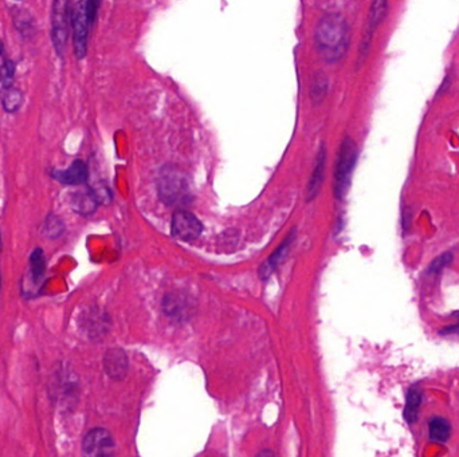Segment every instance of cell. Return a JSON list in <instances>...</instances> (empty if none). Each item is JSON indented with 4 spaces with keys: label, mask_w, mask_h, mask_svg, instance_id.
Masks as SVG:
<instances>
[{
    "label": "cell",
    "mask_w": 459,
    "mask_h": 457,
    "mask_svg": "<svg viewBox=\"0 0 459 457\" xmlns=\"http://www.w3.org/2000/svg\"><path fill=\"white\" fill-rule=\"evenodd\" d=\"M349 25L340 13H328L319 22L314 31V43L323 61H341L349 47Z\"/></svg>",
    "instance_id": "6da1fadb"
},
{
    "label": "cell",
    "mask_w": 459,
    "mask_h": 457,
    "mask_svg": "<svg viewBox=\"0 0 459 457\" xmlns=\"http://www.w3.org/2000/svg\"><path fill=\"white\" fill-rule=\"evenodd\" d=\"M162 203L171 207H184L192 201V192L184 172L175 167H162L156 180Z\"/></svg>",
    "instance_id": "7a4b0ae2"
},
{
    "label": "cell",
    "mask_w": 459,
    "mask_h": 457,
    "mask_svg": "<svg viewBox=\"0 0 459 457\" xmlns=\"http://www.w3.org/2000/svg\"><path fill=\"white\" fill-rule=\"evenodd\" d=\"M359 156V150L352 138H344L338 150L335 171V196L338 200H343L347 195L350 186L352 174L356 167V161Z\"/></svg>",
    "instance_id": "3957f363"
},
{
    "label": "cell",
    "mask_w": 459,
    "mask_h": 457,
    "mask_svg": "<svg viewBox=\"0 0 459 457\" xmlns=\"http://www.w3.org/2000/svg\"><path fill=\"white\" fill-rule=\"evenodd\" d=\"M69 37V0H54L51 13V40L60 57H63Z\"/></svg>",
    "instance_id": "277c9868"
},
{
    "label": "cell",
    "mask_w": 459,
    "mask_h": 457,
    "mask_svg": "<svg viewBox=\"0 0 459 457\" xmlns=\"http://www.w3.org/2000/svg\"><path fill=\"white\" fill-rule=\"evenodd\" d=\"M72 23H73V43H74L75 57L78 60H82L87 57L89 28L92 26L87 19L85 0L77 1V4L73 7Z\"/></svg>",
    "instance_id": "5b68a950"
},
{
    "label": "cell",
    "mask_w": 459,
    "mask_h": 457,
    "mask_svg": "<svg viewBox=\"0 0 459 457\" xmlns=\"http://www.w3.org/2000/svg\"><path fill=\"white\" fill-rule=\"evenodd\" d=\"M172 235L183 242H194L203 232V224L188 210H176L172 216Z\"/></svg>",
    "instance_id": "8992f818"
},
{
    "label": "cell",
    "mask_w": 459,
    "mask_h": 457,
    "mask_svg": "<svg viewBox=\"0 0 459 457\" xmlns=\"http://www.w3.org/2000/svg\"><path fill=\"white\" fill-rule=\"evenodd\" d=\"M112 434L104 428H94L89 431L84 439L82 449L87 456H108L114 451Z\"/></svg>",
    "instance_id": "52a82bcc"
},
{
    "label": "cell",
    "mask_w": 459,
    "mask_h": 457,
    "mask_svg": "<svg viewBox=\"0 0 459 457\" xmlns=\"http://www.w3.org/2000/svg\"><path fill=\"white\" fill-rule=\"evenodd\" d=\"M51 177L54 180L60 181L61 184H65V186H79V184L87 183V177H89V169H87V165L84 161L75 160L65 171L54 169L51 172Z\"/></svg>",
    "instance_id": "ba28073f"
},
{
    "label": "cell",
    "mask_w": 459,
    "mask_h": 457,
    "mask_svg": "<svg viewBox=\"0 0 459 457\" xmlns=\"http://www.w3.org/2000/svg\"><path fill=\"white\" fill-rule=\"evenodd\" d=\"M104 368L113 380H123L128 373L129 362L123 349H111L104 357Z\"/></svg>",
    "instance_id": "9c48e42d"
},
{
    "label": "cell",
    "mask_w": 459,
    "mask_h": 457,
    "mask_svg": "<svg viewBox=\"0 0 459 457\" xmlns=\"http://www.w3.org/2000/svg\"><path fill=\"white\" fill-rule=\"evenodd\" d=\"M294 239H296V232L292 231V234L286 237L285 242L274 251L273 255L269 259L262 264L261 269H260L261 279H267L273 273L274 270L278 267V264L285 259V256L289 252V248L293 244Z\"/></svg>",
    "instance_id": "30bf717a"
},
{
    "label": "cell",
    "mask_w": 459,
    "mask_h": 457,
    "mask_svg": "<svg viewBox=\"0 0 459 457\" xmlns=\"http://www.w3.org/2000/svg\"><path fill=\"white\" fill-rule=\"evenodd\" d=\"M325 162H326V149L323 145L319 150L317 159H316V164H314V169L311 174V180H309V186H308V200L311 201V198L317 196L321 184L323 181V174H325Z\"/></svg>",
    "instance_id": "8fae6325"
},
{
    "label": "cell",
    "mask_w": 459,
    "mask_h": 457,
    "mask_svg": "<svg viewBox=\"0 0 459 457\" xmlns=\"http://www.w3.org/2000/svg\"><path fill=\"white\" fill-rule=\"evenodd\" d=\"M422 390L418 385L412 386L410 390L407 392L406 397V408H404V419L409 424H414L418 420V413L422 404Z\"/></svg>",
    "instance_id": "7c38bea8"
},
{
    "label": "cell",
    "mask_w": 459,
    "mask_h": 457,
    "mask_svg": "<svg viewBox=\"0 0 459 457\" xmlns=\"http://www.w3.org/2000/svg\"><path fill=\"white\" fill-rule=\"evenodd\" d=\"M387 10H388L387 0H372L371 9H370V15H368V31H367L365 46H368L370 38L372 35L373 31L376 30V27L380 25L382 21L385 19Z\"/></svg>",
    "instance_id": "4fadbf2b"
},
{
    "label": "cell",
    "mask_w": 459,
    "mask_h": 457,
    "mask_svg": "<svg viewBox=\"0 0 459 457\" xmlns=\"http://www.w3.org/2000/svg\"><path fill=\"white\" fill-rule=\"evenodd\" d=\"M99 203V198L94 195L93 189H89L87 193L75 195L73 201H72V207L75 212H78L81 215H90L97 210Z\"/></svg>",
    "instance_id": "5bb4252c"
},
{
    "label": "cell",
    "mask_w": 459,
    "mask_h": 457,
    "mask_svg": "<svg viewBox=\"0 0 459 457\" xmlns=\"http://www.w3.org/2000/svg\"><path fill=\"white\" fill-rule=\"evenodd\" d=\"M430 439L435 443H446L451 434V425L443 417H434L428 422Z\"/></svg>",
    "instance_id": "9a60e30c"
},
{
    "label": "cell",
    "mask_w": 459,
    "mask_h": 457,
    "mask_svg": "<svg viewBox=\"0 0 459 457\" xmlns=\"http://www.w3.org/2000/svg\"><path fill=\"white\" fill-rule=\"evenodd\" d=\"M328 89H329V79L328 77L319 72L313 75L311 82V98L314 103H321L326 94H328Z\"/></svg>",
    "instance_id": "2e32d148"
},
{
    "label": "cell",
    "mask_w": 459,
    "mask_h": 457,
    "mask_svg": "<svg viewBox=\"0 0 459 457\" xmlns=\"http://www.w3.org/2000/svg\"><path fill=\"white\" fill-rule=\"evenodd\" d=\"M30 271L34 283H40L46 272V260L42 248H35L30 256Z\"/></svg>",
    "instance_id": "e0dca14e"
},
{
    "label": "cell",
    "mask_w": 459,
    "mask_h": 457,
    "mask_svg": "<svg viewBox=\"0 0 459 457\" xmlns=\"http://www.w3.org/2000/svg\"><path fill=\"white\" fill-rule=\"evenodd\" d=\"M162 308H164V311L168 315H171V317H180L182 314H184L187 310H188V302H187L184 295L170 294V295L164 298Z\"/></svg>",
    "instance_id": "ac0fdd59"
},
{
    "label": "cell",
    "mask_w": 459,
    "mask_h": 457,
    "mask_svg": "<svg viewBox=\"0 0 459 457\" xmlns=\"http://www.w3.org/2000/svg\"><path fill=\"white\" fill-rule=\"evenodd\" d=\"M1 105L9 113H13L22 106V93L13 86H3L0 91Z\"/></svg>",
    "instance_id": "d6986e66"
},
{
    "label": "cell",
    "mask_w": 459,
    "mask_h": 457,
    "mask_svg": "<svg viewBox=\"0 0 459 457\" xmlns=\"http://www.w3.org/2000/svg\"><path fill=\"white\" fill-rule=\"evenodd\" d=\"M63 230H65V225H63L62 220L60 218H57L55 215H50L43 225V234L50 239H55V237L62 235Z\"/></svg>",
    "instance_id": "ffe728a7"
},
{
    "label": "cell",
    "mask_w": 459,
    "mask_h": 457,
    "mask_svg": "<svg viewBox=\"0 0 459 457\" xmlns=\"http://www.w3.org/2000/svg\"><path fill=\"white\" fill-rule=\"evenodd\" d=\"M13 74H15V63L13 61H4L0 66V84L3 86H11Z\"/></svg>",
    "instance_id": "44dd1931"
},
{
    "label": "cell",
    "mask_w": 459,
    "mask_h": 457,
    "mask_svg": "<svg viewBox=\"0 0 459 457\" xmlns=\"http://www.w3.org/2000/svg\"><path fill=\"white\" fill-rule=\"evenodd\" d=\"M451 261H453V254L445 252L439 258L433 260V263L430 264V269H428V273H439L443 269H446L447 266H450Z\"/></svg>",
    "instance_id": "7402d4cb"
},
{
    "label": "cell",
    "mask_w": 459,
    "mask_h": 457,
    "mask_svg": "<svg viewBox=\"0 0 459 457\" xmlns=\"http://www.w3.org/2000/svg\"><path fill=\"white\" fill-rule=\"evenodd\" d=\"M99 4H101V0H85L87 19H89L90 25H93V23H94V21H96V18H97Z\"/></svg>",
    "instance_id": "603a6c76"
},
{
    "label": "cell",
    "mask_w": 459,
    "mask_h": 457,
    "mask_svg": "<svg viewBox=\"0 0 459 457\" xmlns=\"http://www.w3.org/2000/svg\"><path fill=\"white\" fill-rule=\"evenodd\" d=\"M448 334H459V323L453 325V326H447L441 332V335H448Z\"/></svg>",
    "instance_id": "cb8c5ba5"
},
{
    "label": "cell",
    "mask_w": 459,
    "mask_h": 457,
    "mask_svg": "<svg viewBox=\"0 0 459 457\" xmlns=\"http://www.w3.org/2000/svg\"><path fill=\"white\" fill-rule=\"evenodd\" d=\"M3 51H4V49H3V43H1V40H0V55L3 54Z\"/></svg>",
    "instance_id": "d4e9b609"
},
{
    "label": "cell",
    "mask_w": 459,
    "mask_h": 457,
    "mask_svg": "<svg viewBox=\"0 0 459 457\" xmlns=\"http://www.w3.org/2000/svg\"><path fill=\"white\" fill-rule=\"evenodd\" d=\"M0 251H1V235H0Z\"/></svg>",
    "instance_id": "484cf974"
}]
</instances>
